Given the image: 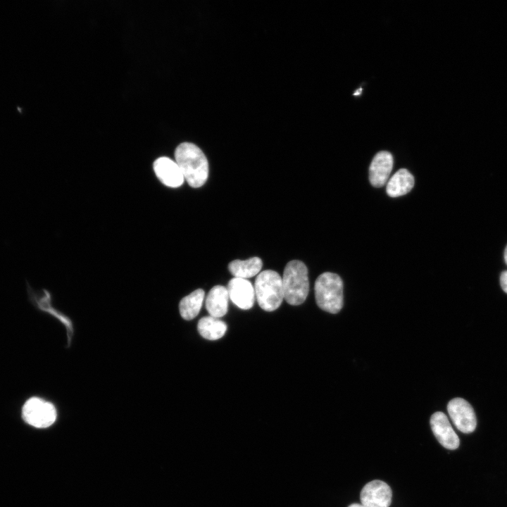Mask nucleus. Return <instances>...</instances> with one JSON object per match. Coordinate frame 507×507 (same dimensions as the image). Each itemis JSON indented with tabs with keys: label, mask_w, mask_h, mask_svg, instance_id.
Segmentation results:
<instances>
[{
	"label": "nucleus",
	"mask_w": 507,
	"mask_h": 507,
	"mask_svg": "<svg viewBox=\"0 0 507 507\" xmlns=\"http://www.w3.org/2000/svg\"><path fill=\"white\" fill-rule=\"evenodd\" d=\"M175 158L190 187L197 188L205 184L208 177V162L200 148L191 142H182L175 149Z\"/></svg>",
	"instance_id": "1"
},
{
	"label": "nucleus",
	"mask_w": 507,
	"mask_h": 507,
	"mask_svg": "<svg viewBox=\"0 0 507 507\" xmlns=\"http://www.w3.org/2000/svg\"><path fill=\"white\" fill-rule=\"evenodd\" d=\"M284 299L290 305L305 301L309 292L308 269L301 261L293 260L285 266L282 277Z\"/></svg>",
	"instance_id": "2"
},
{
	"label": "nucleus",
	"mask_w": 507,
	"mask_h": 507,
	"mask_svg": "<svg viewBox=\"0 0 507 507\" xmlns=\"http://www.w3.org/2000/svg\"><path fill=\"white\" fill-rule=\"evenodd\" d=\"M315 296L320 308L337 313L343 307V282L335 273L325 272L320 275L315 282Z\"/></svg>",
	"instance_id": "3"
},
{
	"label": "nucleus",
	"mask_w": 507,
	"mask_h": 507,
	"mask_svg": "<svg viewBox=\"0 0 507 507\" xmlns=\"http://www.w3.org/2000/svg\"><path fill=\"white\" fill-rule=\"evenodd\" d=\"M254 290L259 306L265 311L277 309L284 299L282 277L272 270H263L258 275Z\"/></svg>",
	"instance_id": "4"
},
{
	"label": "nucleus",
	"mask_w": 507,
	"mask_h": 507,
	"mask_svg": "<svg viewBox=\"0 0 507 507\" xmlns=\"http://www.w3.org/2000/svg\"><path fill=\"white\" fill-rule=\"evenodd\" d=\"M22 413L27 423L37 428L48 427L56 419L54 405L37 397L30 398L25 403Z\"/></svg>",
	"instance_id": "5"
},
{
	"label": "nucleus",
	"mask_w": 507,
	"mask_h": 507,
	"mask_svg": "<svg viewBox=\"0 0 507 507\" xmlns=\"http://www.w3.org/2000/svg\"><path fill=\"white\" fill-rule=\"evenodd\" d=\"M447 411L456 427L463 433L472 432L477 426L472 406L462 398H454L447 404Z\"/></svg>",
	"instance_id": "6"
},
{
	"label": "nucleus",
	"mask_w": 507,
	"mask_h": 507,
	"mask_svg": "<svg viewBox=\"0 0 507 507\" xmlns=\"http://www.w3.org/2000/svg\"><path fill=\"white\" fill-rule=\"evenodd\" d=\"M392 492L386 482L375 480L367 483L360 494L361 504L365 507H389Z\"/></svg>",
	"instance_id": "7"
},
{
	"label": "nucleus",
	"mask_w": 507,
	"mask_h": 507,
	"mask_svg": "<svg viewBox=\"0 0 507 507\" xmlns=\"http://www.w3.org/2000/svg\"><path fill=\"white\" fill-rule=\"evenodd\" d=\"M430 424L434 435L442 446L449 450H455L459 446V438L444 413L437 411L433 413Z\"/></svg>",
	"instance_id": "8"
},
{
	"label": "nucleus",
	"mask_w": 507,
	"mask_h": 507,
	"mask_svg": "<svg viewBox=\"0 0 507 507\" xmlns=\"http://www.w3.org/2000/svg\"><path fill=\"white\" fill-rule=\"evenodd\" d=\"M227 289L230 299L238 308L249 310L253 307L255 290L248 280L234 277L229 281Z\"/></svg>",
	"instance_id": "9"
},
{
	"label": "nucleus",
	"mask_w": 507,
	"mask_h": 507,
	"mask_svg": "<svg viewBox=\"0 0 507 507\" xmlns=\"http://www.w3.org/2000/svg\"><path fill=\"white\" fill-rule=\"evenodd\" d=\"M394 165L391 153L382 151L376 154L369 167V180L375 187L384 186L389 180Z\"/></svg>",
	"instance_id": "10"
},
{
	"label": "nucleus",
	"mask_w": 507,
	"mask_h": 507,
	"mask_svg": "<svg viewBox=\"0 0 507 507\" xmlns=\"http://www.w3.org/2000/svg\"><path fill=\"white\" fill-rule=\"evenodd\" d=\"M153 167L156 177L165 185L175 188L183 184V175L177 163L171 158L160 157L154 161Z\"/></svg>",
	"instance_id": "11"
},
{
	"label": "nucleus",
	"mask_w": 507,
	"mask_h": 507,
	"mask_svg": "<svg viewBox=\"0 0 507 507\" xmlns=\"http://www.w3.org/2000/svg\"><path fill=\"white\" fill-rule=\"evenodd\" d=\"M229 294L226 287L216 285L212 287L206 299V308L212 317L219 318L228 310Z\"/></svg>",
	"instance_id": "12"
},
{
	"label": "nucleus",
	"mask_w": 507,
	"mask_h": 507,
	"mask_svg": "<svg viewBox=\"0 0 507 507\" xmlns=\"http://www.w3.org/2000/svg\"><path fill=\"white\" fill-rule=\"evenodd\" d=\"M414 183V177L407 169H399L387 182V194L391 197L405 195L413 189Z\"/></svg>",
	"instance_id": "13"
},
{
	"label": "nucleus",
	"mask_w": 507,
	"mask_h": 507,
	"mask_svg": "<svg viewBox=\"0 0 507 507\" xmlns=\"http://www.w3.org/2000/svg\"><path fill=\"white\" fill-rule=\"evenodd\" d=\"M262 265L260 258L252 257L245 261L234 260L229 263L228 269L234 277L247 280L258 274Z\"/></svg>",
	"instance_id": "14"
},
{
	"label": "nucleus",
	"mask_w": 507,
	"mask_h": 507,
	"mask_svg": "<svg viewBox=\"0 0 507 507\" xmlns=\"http://www.w3.org/2000/svg\"><path fill=\"white\" fill-rule=\"evenodd\" d=\"M205 292L198 289L184 297L180 302V313L183 319L190 320L199 313L204 299Z\"/></svg>",
	"instance_id": "15"
},
{
	"label": "nucleus",
	"mask_w": 507,
	"mask_h": 507,
	"mask_svg": "<svg viewBox=\"0 0 507 507\" xmlns=\"http://www.w3.org/2000/svg\"><path fill=\"white\" fill-rule=\"evenodd\" d=\"M197 329L202 337L217 340L224 336L227 325L223 320L212 316H205L199 320Z\"/></svg>",
	"instance_id": "16"
},
{
	"label": "nucleus",
	"mask_w": 507,
	"mask_h": 507,
	"mask_svg": "<svg viewBox=\"0 0 507 507\" xmlns=\"http://www.w3.org/2000/svg\"><path fill=\"white\" fill-rule=\"evenodd\" d=\"M500 282L503 290L507 293V271H504L501 273Z\"/></svg>",
	"instance_id": "17"
},
{
	"label": "nucleus",
	"mask_w": 507,
	"mask_h": 507,
	"mask_svg": "<svg viewBox=\"0 0 507 507\" xmlns=\"http://www.w3.org/2000/svg\"><path fill=\"white\" fill-rule=\"evenodd\" d=\"M348 507H365V506H363L362 504L353 503V504H351L350 506H349Z\"/></svg>",
	"instance_id": "18"
},
{
	"label": "nucleus",
	"mask_w": 507,
	"mask_h": 507,
	"mask_svg": "<svg viewBox=\"0 0 507 507\" xmlns=\"http://www.w3.org/2000/svg\"><path fill=\"white\" fill-rule=\"evenodd\" d=\"M504 258H505V261L507 264V246H506V248L505 249V252H504Z\"/></svg>",
	"instance_id": "19"
},
{
	"label": "nucleus",
	"mask_w": 507,
	"mask_h": 507,
	"mask_svg": "<svg viewBox=\"0 0 507 507\" xmlns=\"http://www.w3.org/2000/svg\"><path fill=\"white\" fill-rule=\"evenodd\" d=\"M358 92H356L354 93L355 95H357V94H360V93L361 92V89H358Z\"/></svg>",
	"instance_id": "20"
}]
</instances>
